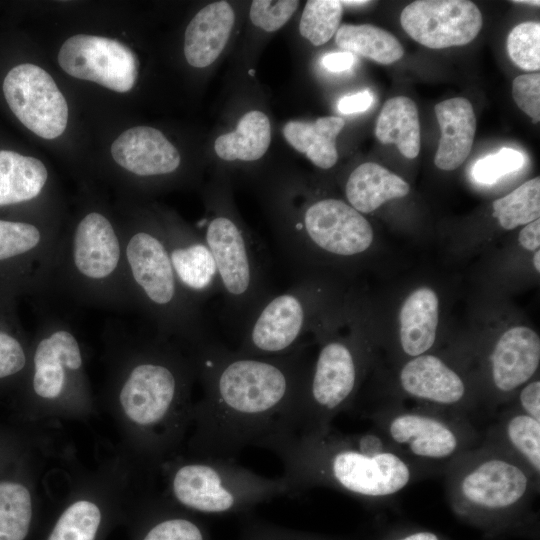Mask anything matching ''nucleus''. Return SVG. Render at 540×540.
<instances>
[{"label":"nucleus","instance_id":"1","mask_svg":"<svg viewBox=\"0 0 540 540\" xmlns=\"http://www.w3.org/2000/svg\"><path fill=\"white\" fill-rule=\"evenodd\" d=\"M203 397L193 416L201 457L230 458L287 428L310 363L302 345L278 356H250L214 339L192 350Z\"/></svg>","mask_w":540,"mask_h":540},{"label":"nucleus","instance_id":"2","mask_svg":"<svg viewBox=\"0 0 540 540\" xmlns=\"http://www.w3.org/2000/svg\"><path fill=\"white\" fill-rule=\"evenodd\" d=\"M256 446L280 459L287 495L324 487L360 499H380L399 493L431 470L375 429L344 434L332 426L324 433L309 435L278 431Z\"/></svg>","mask_w":540,"mask_h":540},{"label":"nucleus","instance_id":"3","mask_svg":"<svg viewBox=\"0 0 540 540\" xmlns=\"http://www.w3.org/2000/svg\"><path fill=\"white\" fill-rule=\"evenodd\" d=\"M114 311H135L121 228L103 212H85L62 234L50 295Z\"/></svg>","mask_w":540,"mask_h":540},{"label":"nucleus","instance_id":"4","mask_svg":"<svg viewBox=\"0 0 540 540\" xmlns=\"http://www.w3.org/2000/svg\"><path fill=\"white\" fill-rule=\"evenodd\" d=\"M135 311L155 333L194 350L214 339L203 308L181 287L159 225L139 222L121 228Z\"/></svg>","mask_w":540,"mask_h":540},{"label":"nucleus","instance_id":"5","mask_svg":"<svg viewBox=\"0 0 540 540\" xmlns=\"http://www.w3.org/2000/svg\"><path fill=\"white\" fill-rule=\"evenodd\" d=\"M181 347L184 346L155 333L123 374L118 400L135 425L146 430L163 427L166 435L171 436L180 429L186 413L193 415L188 401L191 385L197 378L196 366L192 351L184 356ZM150 432L157 435V431Z\"/></svg>","mask_w":540,"mask_h":540},{"label":"nucleus","instance_id":"6","mask_svg":"<svg viewBox=\"0 0 540 540\" xmlns=\"http://www.w3.org/2000/svg\"><path fill=\"white\" fill-rule=\"evenodd\" d=\"M444 469L449 503L464 517L511 513L539 492L540 480L519 460L484 441Z\"/></svg>","mask_w":540,"mask_h":540},{"label":"nucleus","instance_id":"7","mask_svg":"<svg viewBox=\"0 0 540 540\" xmlns=\"http://www.w3.org/2000/svg\"><path fill=\"white\" fill-rule=\"evenodd\" d=\"M170 490L184 508L211 515H246L263 502L287 496L281 477L262 476L220 457L180 463L171 472Z\"/></svg>","mask_w":540,"mask_h":540},{"label":"nucleus","instance_id":"8","mask_svg":"<svg viewBox=\"0 0 540 540\" xmlns=\"http://www.w3.org/2000/svg\"><path fill=\"white\" fill-rule=\"evenodd\" d=\"M201 225L219 278L223 319L237 337L271 294L266 264L260 246L230 214L216 212Z\"/></svg>","mask_w":540,"mask_h":540},{"label":"nucleus","instance_id":"9","mask_svg":"<svg viewBox=\"0 0 540 540\" xmlns=\"http://www.w3.org/2000/svg\"><path fill=\"white\" fill-rule=\"evenodd\" d=\"M278 229V245L294 272L322 256L352 259L366 252L374 240L369 221L336 198L310 203L299 217L285 219Z\"/></svg>","mask_w":540,"mask_h":540},{"label":"nucleus","instance_id":"10","mask_svg":"<svg viewBox=\"0 0 540 540\" xmlns=\"http://www.w3.org/2000/svg\"><path fill=\"white\" fill-rule=\"evenodd\" d=\"M352 340L326 339L311 363L306 383L286 429L320 434L351 406L362 374V354Z\"/></svg>","mask_w":540,"mask_h":540},{"label":"nucleus","instance_id":"11","mask_svg":"<svg viewBox=\"0 0 540 540\" xmlns=\"http://www.w3.org/2000/svg\"><path fill=\"white\" fill-rule=\"evenodd\" d=\"M324 305L319 284L311 278L286 291L271 293L237 336V352L250 356H278L302 346Z\"/></svg>","mask_w":540,"mask_h":540},{"label":"nucleus","instance_id":"12","mask_svg":"<svg viewBox=\"0 0 540 540\" xmlns=\"http://www.w3.org/2000/svg\"><path fill=\"white\" fill-rule=\"evenodd\" d=\"M374 429L410 458L430 465L448 462L481 443L468 417L428 410L369 413Z\"/></svg>","mask_w":540,"mask_h":540},{"label":"nucleus","instance_id":"13","mask_svg":"<svg viewBox=\"0 0 540 540\" xmlns=\"http://www.w3.org/2000/svg\"><path fill=\"white\" fill-rule=\"evenodd\" d=\"M61 236L55 227L0 219V290L50 296Z\"/></svg>","mask_w":540,"mask_h":540},{"label":"nucleus","instance_id":"14","mask_svg":"<svg viewBox=\"0 0 540 540\" xmlns=\"http://www.w3.org/2000/svg\"><path fill=\"white\" fill-rule=\"evenodd\" d=\"M38 327L29 358L30 389L38 399L57 400L80 384L81 344L72 324L61 316L45 315Z\"/></svg>","mask_w":540,"mask_h":540},{"label":"nucleus","instance_id":"15","mask_svg":"<svg viewBox=\"0 0 540 540\" xmlns=\"http://www.w3.org/2000/svg\"><path fill=\"white\" fill-rule=\"evenodd\" d=\"M3 93L15 116L39 137L54 139L66 129V99L41 67L29 63L13 67L4 78Z\"/></svg>","mask_w":540,"mask_h":540},{"label":"nucleus","instance_id":"16","mask_svg":"<svg viewBox=\"0 0 540 540\" xmlns=\"http://www.w3.org/2000/svg\"><path fill=\"white\" fill-rule=\"evenodd\" d=\"M58 63L72 77L120 93L131 90L138 76V61L133 51L115 39L102 36H71L59 50Z\"/></svg>","mask_w":540,"mask_h":540},{"label":"nucleus","instance_id":"17","mask_svg":"<svg viewBox=\"0 0 540 540\" xmlns=\"http://www.w3.org/2000/svg\"><path fill=\"white\" fill-rule=\"evenodd\" d=\"M400 23L419 44L444 49L473 41L481 30L482 14L467 0H418L402 10Z\"/></svg>","mask_w":540,"mask_h":540},{"label":"nucleus","instance_id":"18","mask_svg":"<svg viewBox=\"0 0 540 540\" xmlns=\"http://www.w3.org/2000/svg\"><path fill=\"white\" fill-rule=\"evenodd\" d=\"M176 277L198 306L220 294L213 256L202 236L176 223L159 225Z\"/></svg>","mask_w":540,"mask_h":540},{"label":"nucleus","instance_id":"19","mask_svg":"<svg viewBox=\"0 0 540 540\" xmlns=\"http://www.w3.org/2000/svg\"><path fill=\"white\" fill-rule=\"evenodd\" d=\"M399 386L405 395L450 413L467 417L472 408L463 377L433 354L409 359L400 369Z\"/></svg>","mask_w":540,"mask_h":540},{"label":"nucleus","instance_id":"20","mask_svg":"<svg viewBox=\"0 0 540 540\" xmlns=\"http://www.w3.org/2000/svg\"><path fill=\"white\" fill-rule=\"evenodd\" d=\"M489 376L496 393H514L535 375L540 362L539 335L527 326L504 331L489 357Z\"/></svg>","mask_w":540,"mask_h":540},{"label":"nucleus","instance_id":"21","mask_svg":"<svg viewBox=\"0 0 540 540\" xmlns=\"http://www.w3.org/2000/svg\"><path fill=\"white\" fill-rule=\"evenodd\" d=\"M116 164L138 177H158L175 172L180 154L163 133L136 126L121 133L111 146Z\"/></svg>","mask_w":540,"mask_h":540},{"label":"nucleus","instance_id":"22","mask_svg":"<svg viewBox=\"0 0 540 540\" xmlns=\"http://www.w3.org/2000/svg\"><path fill=\"white\" fill-rule=\"evenodd\" d=\"M434 112L441 130L434 164L452 171L469 156L476 132V117L470 101L455 97L439 102Z\"/></svg>","mask_w":540,"mask_h":540},{"label":"nucleus","instance_id":"23","mask_svg":"<svg viewBox=\"0 0 540 540\" xmlns=\"http://www.w3.org/2000/svg\"><path fill=\"white\" fill-rule=\"evenodd\" d=\"M234 21V11L227 1L213 2L202 8L185 31L187 62L197 68L211 65L223 51Z\"/></svg>","mask_w":540,"mask_h":540},{"label":"nucleus","instance_id":"24","mask_svg":"<svg viewBox=\"0 0 540 540\" xmlns=\"http://www.w3.org/2000/svg\"><path fill=\"white\" fill-rule=\"evenodd\" d=\"M439 320V299L434 290L421 287L403 303L400 314L401 350L414 358L427 353L436 340Z\"/></svg>","mask_w":540,"mask_h":540},{"label":"nucleus","instance_id":"25","mask_svg":"<svg viewBox=\"0 0 540 540\" xmlns=\"http://www.w3.org/2000/svg\"><path fill=\"white\" fill-rule=\"evenodd\" d=\"M519 460L540 480V421L517 409L503 413L482 440Z\"/></svg>","mask_w":540,"mask_h":540},{"label":"nucleus","instance_id":"26","mask_svg":"<svg viewBox=\"0 0 540 540\" xmlns=\"http://www.w3.org/2000/svg\"><path fill=\"white\" fill-rule=\"evenodd\" d=\"M408 183L385 167L366 162L349 175L345 194L348 204L359 213H371L385 202L409 193Z\"/></svg>","mask_w":540,"mask_h":540},{"label":"nucleus","instance_id":"27","mask_svg":"<svg viewBox=\"0 0 540 540\" xmlns=\"http://www.w3.org/2000/svg\"><path fill=\"white\" fill-rule=\"evenodd\" d=\"M48 181V171L37 158L0 150V207L37 199Z\"/></svg>","mask_w":540,"mask_h":540},{"label":"nucleus","instance_id":"28","mask_svg":"<svg viewBox=\"0 0 540 540\" xmlns=\"http://www.w3.org/2000/svg\"><path fill=\"white\" fill-rule=\"evenodd\" d=\"M345 125L337 116H326L314 122L289 121L283 127L286 141L303 153L317 167L330 169L338 160L336 137Z\"/></svg>","mask_w":540,"mask_h":540},{"label":"nucleus","instance_id":"29","mask_svg":"<svg viewBox=\"0 0 540 540\" xmlns=\"http://www.w3.org/2000/svg\"><path fill=\"white\" fill-rule=\"evenodd\" d=\"M375 136L382 144H395L404 157H417L421 132L415 102L405 96L388 99L376 120Z\"/></svg>","mask_w":540,"mask_h":540},{"label":"nucleus","instance_id":"30","mask_svg":"<svg viewBox=\"0 0 540 540\" xmlns=\"http://www.w3.org/2000/svg\"><path fill=\"white\" fill-rule=\"evenodd\" d=\"M31 347L17 313L16 296L0 290V385L21 378Z\"/></svg>","mask_w":540,"mask_h":540},{"label":"nucleus","instance_id":"31","mask_svg":"<svg viewBox=\"0 0 540 540\" xmlns=\"http://www.w3.org/2000/svg\"><path fill=\"white\" fill-rule=\"evenodd\" d=\"M270 141L268 117L261 111L252 110L241 117L235 131L215 140L214 149L225 161H256L266 153Z\"/></svg>","mask_w":540,"mask_h":540},{"label":"nucleus","instance_id":"32","mask_svg":"<svg viewBox=\"0 0 540 540\" xmlns=\"http://www.w3.org/2000/svg\"><path fill=\"white\" fill-rule=\"evenodd\" d=\"M335 42L346 52L384 65L392 64L404 55L401 43L393 34L370 24L339 26Z\"/></svg>","mask_w":540,"mask_h":540},{"label":"nucleus","instance_id":"33","mask_svg":"<svg viewBox=\"0 0 540 540\" xmlns=\"http://www.w3.org/2000/svg\"><path fill=\"white\" fill-rule=\"evenodd\" d=\"M33 517L28 486L16 476L0 477V540H27Z\"/></svg>","mask_w":540,"mask_h":540},{"label":"nucleus","instance_id":"34","mask_svg":"<svg viewBox=\"0 0 540 540\" xmlns=\"http://www.w3.org/2000/svg\"><path fill=\"white\" fill-rule=\"evenodd\" d=\"M493 215L500 226L512 230L539 219L540 178L524 182L504 197L493 202Z\"/></svg>","mask_w":540,"mask_h":540},{"label":"nucleus","instance_id":"35","mask_svg":"<svg viewBox=\"0 0 540 540\" xmlns=\"http://www.w3.org/2000/svg\"><path fill=\"white\" fill-rule=\"evenodd\" d=\"M342 14L341 1H307L299 23L301 36L315 46L325 44L338 30Z\"/></svg>","mask_w":540,"mask_h":540},{"label":"nucleus","instance_id":"36","mask_svg":"<svg viewBox=\"0 0 540 540\" xmlns=\"http://www.w3.org/2000/svg\"><path fill=\"white\" fill-rule=\"evenodd\" d=\"M139 540H210V535L196 518L171 513L155 517L147 524Z\"/></svg>","mask_w":540,"mask_h":540},{"label":"nucleus","instance_id":"37","mask_svg":"<svg viewBox=\"0 0 540 540\" xmlns=\"http://www.w3.org/2000/svg\"><path fill=\"white\" fill-rule=\"evenodd\" d=\"M507 52L512 62L527 71L540 69V23L525 21L515 26L507 37Z\"/></svg>","mask_w":540,"mask_h":540},{"label":"nucleus","instance_id":"38","mask_svg":"<svg viewBox=\"0 0 540 540\" xmlns=\"http://www.w3.org/2000/svg\"><path fill=\"white\" fill-rule=\"evenodd\" d=\"M524 164V157L518 150L503 147L497 153L478 159L472 167L473 179L485 185H491L504 176L518 171Z\"/></svg>","mask_w":540,"mask_h":540},{"label":"nucleus","instance_id":"39","mask_svg":"<svg viewBox=\"0 0 540 540\" xmlns=\"http://www.w3.org/2000/svg\"><path fill=\"white\" fill-rule=\"evenodd\" d=\"M299 1L294 0H255L250 8L251 22L267 31L280 29L294 14Z\"/></svg>","mask_w":540,"mask_h":540},{"label":"nucleus","instance_id":"40","mask_svg":"<svg viewBox=\"0 0 540 540\" xmlns=\"http://www.w3.org/2000/svg\"><path fill=\"white\" fill-rule=\"evenodd\" d=\"M239 540H328L320 536L275 525L259 519L246 518Z\"/></svg>","mask_w":540,"mask_h":540},{"label":"nucleus","instance_id":"41","mask_svg":"<svg viewBox=\"0 0 540 540\" xmlns=\"http://www.w3.org/2000/svg\"><path fill=\"white\" fill-rule=\"evenodd\" d=\"M512 96L517 106L534 123L540 120V74H524L517 76L512 84Z\"/></svg>","mask_w":540,"mask_h":540},{"label":"nucleus","instance_id":"42","mask_svg":"<svg viewBox=\"0 0 540 540\" xmlns=\"http://www.w3.org/2000/svg\"><path fill=\"white\" fill-rule=\"evenodd\" d=\"M517 410L540 421V381L534 380L524 384L518 393Z\"/></svg>","mask_w":540,"mask_h":540},{"label":"nucleus","instance_id":"43","mask_svg":"<svg viewBox=\"0 0 540 540\" xmlns=\"http://www.w3.org/2000/svg\"><path fill=\"white\" fill-rule=\"evenodd\" d=\"M374 101V96L369 90L357 92L341 98L337 104L342 114H354L366 111Z\"/></svg>","mask_w":540,"mask_h":540},{"label":"nucleus","instance_id":"44","mask_svg":"<svg viewBox=\"0 0 540 540\" xmlns=\"http://www.w3.org/2000/svg\"><path fill=\"white\" fill-rule=\"evenodd\" d=\"M356 58L350 52H331L321 59L322 65L331 72H343L350 70L355 64Z\"/></svg>","mask_w":540,"mask_h":540},{"label":"nucleus","instance_id":"45","mask_svg":"<svg viewBox=\"0 0 540 540\" xmlns=\"http://www.w3.org/2000/svg\"><path fill=\"white\" fill-rule=\"evenodd\" d=\"M520 245L528 251H536L540 247V220L528 223L519 233Z\"/></svg>","mask_w":540,"mask_h":540},{"label":"nucleus","instance_id":"46","mask_svg":"<svg viewBox=\"0 0 540 540\" xmlns=\"http://www.w3.org/2000/svg\"><path fill=\"white\" fill-rule=\"evenodd\" d=\"M398 540H440L439 537L429 531H419L408 534Z\"/></svg>","mask_w":540,"mask_h":540},{"label":"nucleus","instance_id":"47","mask_svg":"<svg viewBox=\"0 0 540 540\" xmlns=\"http://www.w3.org/2000/svg\"><path fill=\"white\" fill-rule=\"evenodd\" d=\"M370 3L369 1H362V0H350V1H341L342 5L347 6H363Z\"/></svg>","mask_w":540,"mask_h":540},{"label":"nucleus","instance_id":"48","mask_svg":"<svg viewBox=\"0 0 540 540\" xmlns=\"http://www.w3.org/2000/svg\"><path fill=\"white\" fill-rule=\"evenodd\" d=\"M539 257H540V251L538 249V250H536L534 252V255H533V265H534V268L536 269L537 272L540 271V259H539Z\"/></svg>","mask_w":540,"mask_h":540},{"label":"nucleus","instance_id":"49","mask_svg":"<svg viewBox=\"0 0 540 540\" xmlns=\"http://www.w3.org/2000/svg\"><path fill=\"white\" fill-rule=\"evenodd\" d=\"M514 3H519V4H528V5H534V6H539L540 2L539 1H528V0H519V1H513Z\"/></svg>","mask_w":540,"mask_h":540},{"label":"nucleus","instance_id":"50","mask_svg":"<svg viewBox=\"0 0 540 540\" xmlns=\"http://www.w3.org/2000/svg\"><path fill=\"white\" fill-rule=\"evenodd\" d=\"M249 73H250L251 75H253V73H255V71L250 70Z\"/></svg>","mask_w":540,"mask_h":540}]
</instances>
